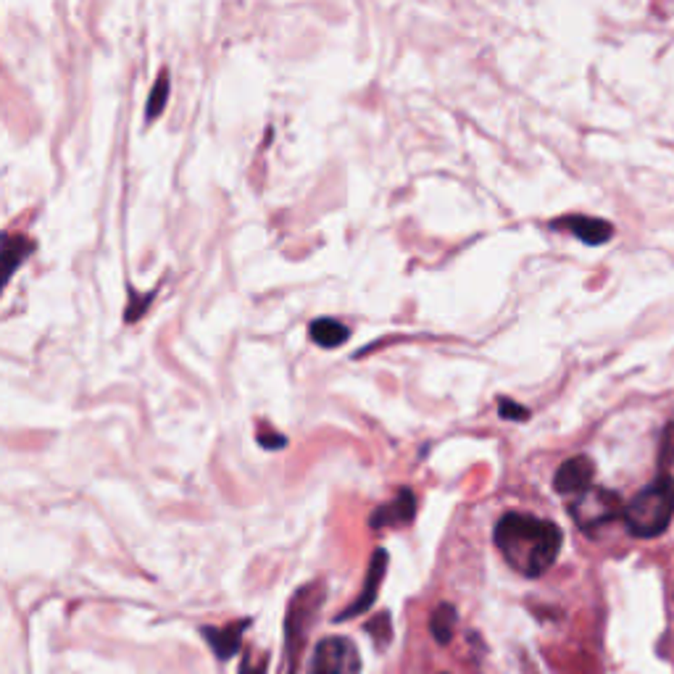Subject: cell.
<instances>
[{
    "instance_id": "6da1fadb",
    "label": "cell",
    "mask_w": 674,
    "mask_h": 674,
    "mask_svg": "<svg viewBox=\"0 0 674 674\" xmlns=\"http://www.w3.org/2000/svg\"><path fill=\"white\" fill-rule=\"evenodd\" d=\"M493 540L514 572L535 579L556 564L564 535L550 519H538L532 514H506L496 525Z\"/></svg>"
},
{
    "instance_id": "7a4b0ae2",
    "label": "cell",
    "mask_w": 674,
    "mask_h": 674,
    "mask_svg": "<svg viewBox=\"0 0 674 674\" xmlns=\"http://www.w3.org/2000/svg\"><path fill=\"white\" fill-rule=\"evenodd\" d=\"M674 517V479L669 475L656 477L646 490H640L622 508L627 532L635 538H659L667 532Z\"/></svg>"
},
{
    "instance_id": "3957f363",
    "label": "cell",
    "mask_w": 674,
    "mask_h": 674,
    "mask_svg": "<svg viewBox=\"0 0 674 674\" xmlns=\"http://www.w3.org/2000/svg\"><path fill=\"white\" fill-rule=\"evenodd\" d=\"M322 582H314V585H306L300 588L298 593L290 600V609H287V619H285V643H287V667H290V674H296V667H298V653L306 635H308V627H311V619L322 603Z\"/></svg>"
},
{
    "instance_id": "277c9868",
    "label": "cell",
    "mask_w": 674,
    "mask_h": 674,
    "mask_svg": "<svg viewBox=\"0 0 674 674\" xmlns=\"http://www.w3.org/2000/svg\"><path fill=\"white\" fill-rule=\"evenodd\" d=\"M625 503L614 493V490H603V488H590L569 506V514L582 529H596L600 525L614 522L617 517H622Z\"/></svg>"
},
{
    "instance_id": "5b68a950",
    "label": "cell",
    "mask_w": 674,
    "mask_h": 674,
    "mask_svg": "<svg viewBox=\"0 0 674 674\" xmlns=\"http://www.w3.org/2000/svg\"><path fill=\"white\" fill-rule=\"evenodd\" d=\"M361 650L350 638H325L311 659L308 674H361Z\"/></svg>"
},
{
    "instance_id": "8992f818",
    "label": "cell",
    "mask_w": 674,
    "mask_h": 674,
    "mask_svg": "<svg viewBox=\"0 0 674 674\" xmlns=\"http://www.w3.org/2000/svg\"><path fill=\"white\" fill-rule=\"evenodd\" d=\"M387 564H390L387 550L377 548L375 553H372V561H369V569H367L364 588H361L358 599L353 600L346 611H340V614H337V622L353 619V617H358V614H364V611H369V609L375 606L377 596H379V588H382V579H385V572H387Z\"/></svg>"
},
{
    "instance_id": "52a82bcc",
    "label": "cell",
    "mask_w": 674,
    "mask_h": 674,
    "mask_svg": "<svg viewBox=\"0 0 674 674\" xmlns=\"http://www.w3.org/2000/svg\"><path fill=\"white\" fill-rule=\"evenodd\" d=\"M596 477V464L588 456H575L569 461H564L558 467V472L553 475V490L561 496H582L585 490H590V482Z\"/></svg>"
},
{
    "instance_id": "ba28073f",
    "label": "cell",
    "mask_w": 674,
    "mask_h": 674,
    "mask_svg": "<svg viewBox=\"0 0 674 674\" xmlns=\"http://www.w3.org/2000/svg\"><path fill=\"white\" fill-rule=\"evenodd\" d=\"M553 229H567L572 232L577 240H582L585 246H603L614 237V225L606 222V219H596V216H579V214H572V216H564V219H556L553 222Z\"/></svg>"
},
{
    "instance_id": "9c48e42d",
    "label": "cell",
    "mask_w": 674,
    "mask_h": 674,
    "mask_svg": "<svg viewBox=\"0 0 674 674\" xmlns=\"http://www.w3.org/2000/svg\"><path fill=\"white\" fill-rule=\"evenodd\" d=\"M414 517H417V496H414V490L400 488L396 498L382 503L375 514H372L369 525L375 527V529H382V527H403L408 525V522H414Z\"/></svg>"
},
{
    "instance_id": "30bf717a",
    "label": "cell",
    "mask_w": 674,
    "mask_h": 674,
    "mask_svg": "<svg viewBox=\"0 0 674 674\" xmlns=\"http://www.w3.org/2000/svg\"><path fill=\"white\" fill-rule=\"evenodd\" d=\"M250 627V619H240L235 625L226 627H206L203 635L208 640L211 650L225 661V659H232L237 650H240V643H243V632Z\"/></svg>"
},
{
    "instance_id": "8fae6325",
    "label": "cell",
    "mask_w": 674,
    "mask_h": 674,
    "mask_svg": "<svg viewBox=\"0 0 674 674\" xmlns=\"http://www.w3.org/2000/svg\"><path fill=\"white\" fill-rule=\"evenodd\" d=\"M32 240H26L25 235H11L0 240V290L8 285L11 275L16 272V267L26 261V256L32 253Z\"/></svg>"
},
{
    "instance_id": "7c38bea8",
    "label": "cell",
    "mask_w": 674,
    "mask_h": 674,
    "mask_svg": "<svg viewBox=\"0 0 674 674\" xmlns=\"http://www.w3.org/2000/svg\"><path fill=\"white\" fill-rule=\"evenodd\" d=\"M308 335L317 346L322 348H340L346 340L350 337V329L343 322L332 319V317H322V319H314L308 327Z\"/></svg>"
},
{
    "instance_id": "4fadbf2b",
    "label": "cell",
    "mask_w": 674,
    "mask_h": 674,
    "mask_svg": "<svg viewBox=\"0 0 674 674\" xmlns=\"http://www.w3.org/2000/svg\"><path fill=\"white\" fill-rule=\"evenodd\" d=\"M456 609L450 603H438L435 611L429 614V632L438 640V646H448L453 638V627H456Z\"/></svg>"
},
{
    "instance_id": "5bb4252c",
    "label": "cell",
    "mask_w": 674,
    "mask_h": 674,
    "mask_svg": "<svg viewBox=\"0 0 674 674\" xmlns=\"http://www.w3.org/2000/svg\"><path fill=\"white\" fill-rule=\"evenodd\" d=\"M166 98H169V72H161V75H158V82H156V87H153V93H150L146 116H148V119H156V116L164 111Z\"/></svg>"
},
{
    "instance_id": "9a60e30c",
    "label": "cell",
    "mask_w": 674,
    "mask_h": 674,
    "mask_svg": "<svg viewBox=\"0 0 674 674\" xmlns=\"http://www.w3.org/2000/svg\"><path fill=\"white\" fill-rule=\"evenodd\" d=\"M367 632L375 638L377 649H385L390 640H393V625H390V614L387 611H382V614H377L375 619H369L367 622Z\"/></svg>"
},
{
    "instance_id": "2e32d148",
    "label": "cell",
    "mask_w": 674,
    "mask_h": 674,
    "mask_svg": "<svg viewBox=\"0 0 674 674\" xmlns=\"http://www.w3.org/2000/svg\"><path fill=\"white\" fill-rule=\"evenodd\" d=\"M498 414L500 419H508V422H525L527 417H529V411H527L525 406H519L517 400L508 398L498 400Z\"/></svg>"
},
{
    "instance_id": "e0dca14e",
    "label": "cell",
    "mask_w": 674,
    "mask_h": 674,
    "mask_svg": "<svg viewBox=\"0 0 674 674\" xmlns=\"http://www.w3.org/2000/svg\"><path fill=\"white\" fill-rule=\"evenodd\" d=\"M258 443H261V448L267 450H275V448H285L287 446V438L285 435H279V432H258Z\"/></svg>"
},
{
    "instance_id": "ac0fdd59",
    "label": "cell",
    "mask_w": 674,
    "mask_h": 674,
    "mask_svg": "<svg viewBox=\"0 0 674 674\" xmlns=\"http://www.w3.org/2000/svg\"><path fill=\"white\" fill-rule=\"evenodd\" d=\"M240 674H267V659H253V653H246Z\"/></svg>"
},
{
    "instance_id": "d6986e66",
    "label": "cell",
    "mask_w": 674,
    "mask_h": 674,
    "mask_svg": "<svg viewBox=\"0 0 674 674\" xmlns=\"http://www.w3.org/2000/svg\"><path fill=\"white\" fill-rule=\"evenodd\" d=\"M674 450V425L667 427V438L661 440V464H669L672 461Z\"/></svg>"
},
{
    "instance_id": "ffe728a7",
    "label": "cell",
    "mask_w": 674,
    "mask_h": 674,
    "mask_svg": "<svg viewBox=\"0 0 674 674\" xmlns=\"http://www.w3.org/2000/svg\"><path fill=\"white\" fill-rule=\"evenodd\" d=\"M150 298H153V296H148V298H140V300H137V296H135V303H132V306L126 308V317H125L126 322H135V319L140 317V311H143V308H146V306H148V303H150Z\"/></svg>"
}]
</instances>
